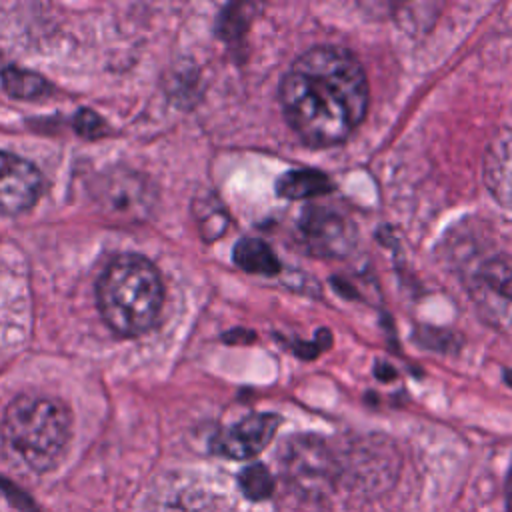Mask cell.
Instances as JSON below:
<instances>
[{"label":"cell","mask_w":512,"mask_h":512,"mask_svg":"<svg viewBox=\"0 0 512 512\" xmlns=\"http://www.w3.org/2000/svg\"><path fill=\"white\" fill-rule=\"evenodd\" d=\"M280 104L292 130L310 146L346 140L368 108V80L344 48L314 46L300 54L280 84Z\"/></svg>","instance_id":"1"},{"label":"cell","mask_w":512,"mask_h":512,"mask_svg":"<svg viewBox=\"0 0 512 512\" xmlns=\"http://www.w3.org/2000/svg\"><path fill=\"white\" fill-rule=\"evenodd\" d=\"M162 296L160 274L142 256H118L98 280L100 312L106 324L122 336H138L152 328Z\"/></svg>","instance_id":"2"},{"label":"cell","mask_w":512,"mask_h":512,"mask_svg":"<svg viewBox=\"0 0 512 512\" xmlns=\"http://www.w3.org/2000/svg\"><path fill=\"white\" fill-rule=\"evenodd\" d=\"M70 426V412L62 402L44 396H20L4 414L2 436L24 464L44 472L62 456Z\"/></svg>","instance_id":"3"},{"label":"cell","mask_w":512,"mask_h":512,"mask_svg":"<svg viewBox=\"0 0 512 512\" xmlns=\"http://www.w3.org/2000/svg\"><path fill=\"white\" fill-rule=\"evenodd\" d=\"M472 298L494 326L512 328V258L496 256L484 262L472 276Z\"/></svg>","instance_id":"4"},{"label":"cell","mask_w":512,"mask_h":512,"mask_svg":"<svg viewBox=\"0 0 512 512\" xmlns=\"http://www.w3.org/2000/svg\"><path fill=\"white\" fill-rule=\"evenodd\" d=\"M280 418L276 414H252L244 420L220 430L214 436L212 448L214 452L234 458L246 460L260 454L278 430Z\"/></svg>","instance_id":"5"},{"label":"cell","mask_w":512,"mask_h":512,"mask_svg":"<svg viewBox=\"0 0 512 512\" xmlns=\"http://www.w3.org/2000/svg\"><path fill=\"white\" fill-rule=\"evenodd\" d=\"M42 176L30 162L0 150V214L14 216L34 206Z\"/></svg>","instance_id":"6"},{"label":"cell","mask_w":512,"mask_h":512,"mask_svg":"<svg viewBox=\"0 0 512 512\" xmlns=\"http://www.w3.org/2000/svg\"><path fill=\"white\" fill-rule=\"evenodd\" d=\"M152 190L146 180L134 172H112L104 176L98 188V200L114 218L138 220L150 208Z\"/></svg>","instance_id":"7"},{"label":"cell","mask_w":512,"mask_h":512,"mask_svg":"<svg viewBox=\"0 0 512 512\" xmlns=\"http://www.w3.org/2000/svg\"><path fill=\"white\" fill-rule=\"evenodd\" d=\"M300 230L318 254L326 256H344L354 244V228L350 222L330 210L312 206L302 214Z\"/></svg>","instance_id":"8"},{"label":"cell","mask_w":512,"mask_h":512,"mask_svg":"<svg viewBox=\"0 0 512 512\" xmlns=\"http://www.w3.org/2000/svg\"><path fill=\"white\" fill-rule=\"evenodd\" d=\"M484 182L490 194L506 208H512V128L494 134L484 156Z\"/></svg>","instance_id":"9"},{"label":"cell","mask_w":512,"mask_h":512,"mask_svg":"<svg viewBox=\"0 0 512 512\" xmlns=\"http://www.w3.org/2000/svg\"><path fill=\"white\" fill-rule=\"evenodd\" d=\"M332 188H334V184L324 172L310 170V168L290 170V172L282 174L276 182V192L290 200L320 196V194L330 192Z\"/></svg>","instance_id":"10"},{"label":"cell","mask_w":512,"mask_h":512,"mask_svg":"<svg viewBox=\"0 0 512 512\" xmlns=\"http://www.w3.org/2000/svg\"><path fill=\"white\" fill-rule=\"evenodd\" d=\"M234 262L248 274L274 276L280 272V262L272 248L258 238H242L234 246Z\"/></svg>","instance_id":"11"},{"label":"cell","mask_w":512,"mask_h":512,"mask_svg":"<svg viewBox=\"0 0 512 512\" xmlns=\"http://www.w3.org/2000/svg\"><path fill=\"white\" fill-rule=\"evenodd\" d=\"M2 84L14 98H36L48 90V84L42 76L18 68H6L2 72Z\"/></svg>","instance_id":"12"},{"label":"cell","mask_w":512,"mask_h":512,"mask_svg":"<svg viewBox=\"0 0 512 512\" xmlns=\"http://www.w3.org/2000/svg\"><path fill=\"white\" fill-rule=\"evenodd\" d=\"M238 482H240V488H242L244 496L254 500V502L268 498L274 490L272 474L262 464H252V466L244 468Z\"/></svg>","instance_id":"13"},{"label":"cell","mask_w":512,"mask_h":512,"mask_svg":"<svg viewBox=\"0 0 512 512\" xmlns=\"http://www.w3.org/2000/svg\"><path fill=\"white\" fill-rule=\"evenodd\" d=\"M200 222H202L204 238L212 240V238H218L226 230L228 216H226V212H224V208L220 204H210V206L202 208Z\"/></svg>","instance_id":"14"},{"label":"cell","mask_w":512,"mask_h":512,"mask_svg":"<svg viewBox=\"0 0 512 512\" xmlns=\"http://www.w3.org/2000/svg\"><path fill=\"white\" fill-rule=\"evenodd\" d=\"M76 126L80 132H84L88 136H96L98 132L92 126H100V118L96 114H92L90 110H82L76 118Z\"/></svg>","instance_id":"15"},{"label":"cell","mask_w":512,"mask_h":512,"mask_svg":"<svg viewBox=\"0 0 512 512\" xmlns=\"http://www.w3.org/2000/svg\"><path fill=\"white\" fill-rule=\"evenodd\" d=\"M506 504H508V512H512V474L506 484Z\"/></svg>","instance_id":"16"}]
</instances>
